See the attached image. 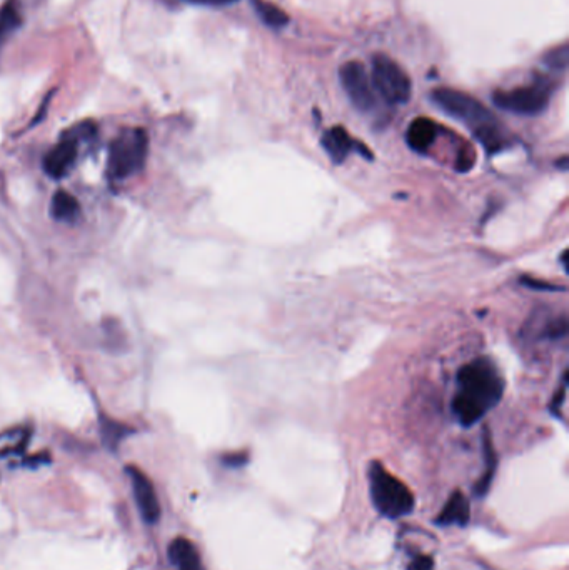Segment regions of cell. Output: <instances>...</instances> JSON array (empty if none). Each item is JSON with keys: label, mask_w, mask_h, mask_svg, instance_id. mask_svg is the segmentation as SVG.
<instances>
[{"label": "cell", "mask_w": 569, "mask_h": 570, "mask_svg": "<svg viewBox=\"0 0 569 570\" xmlns=\"http://www.w3.org/2000/svg\"><path fill=\"white\" fill-rule=\"evenodd\" d=\"M321 143H323V148L334 163L344 162L353 151H359V153H363L366 158H371V151H368L363 143L354 141L349 136V132L341 126L326 131L323 138H321Z\"/></svg>", "instance_id": "cell-10"}, {"label": "cell", "mask_w": 569, "mask_h": 570, "mask_svg": "<svg viewBox=\"0 0 569 570\" xmlns=\"http://www.w3.org/2000/svg\"><path fill=\"white\" fill-rule=\"evenodd\" d=\"M438 127L431 118L418 117L409 123L408 132H406V142L413 148L414 152L424 153L428 152L436 141Z\"/></svg>", "instance_id": "cell-12"}, {"label": "cell", "mask_w": 569, "mask_h": 570, "mask_svg": "<svg viewBox=\"0 0 569 570\" xmlns=\"http://www.w3.org/2000/svg\"><path fill=\"white\" fill-rule=\"evenodd\" d=\"M484 570H493V569H488V567H484Z\"/></svg>", "instance_id": "cell-27"}, {"label": "cell", "mask_w": 569, "mask_h": 570, "mask_svg": "<svg viewBox=\"0 0 569 570\" xmlns=\"http://www.w3.org/2000/svg\"><path fill=\"white\" fill-rule=\"evenodd\" d=\"M22 17L16 0H9L0 7V49L7 42V39L21 27Z\"/></svg>", "instance_id": "cell-17"}, {"label": "cell", "mask_w": 569, "mask_h": 570, "mask_svg": "<svg viewBox=\"0 0 569 570\" xmlns=\"http://www.w3.org/2000/svg\"><path fill=\"white\" fill-rule=\"evenodd\" d=\"M521 282L526 287H531V289H538V290H563V289H558V287H554L551 284H544V282H539V280H534V279H528V277H524L521 279Z\"/></svg>", "instance_id": "cell-25"}, {"label": "cell", "mask_w": 569, "mask_h": 570, "mask_svg": "<svg viewBox=\"0 0 569 570\" xmlns=\"http://www.w3.org/2000/svg\"><path fill=\"white\" fill-rule=\"evenodd\" d=\"M247 457L246 452H234V454H227L222 457V464L226 465V467H231V469H239V467H244L247 464Z\"/></svg>", "instance_id": "cell-22"}, {"label": "cell", "mask_w": 569, "mask_h": 570, "mask_svg": "<svg viewBox=\"0 0 569 570\" xmlns=\"http://www.w3.org/2000/svg\"><path fill=\"white\" fill-rule=\"evenodd\" d=\"M369 495L374 509L386 519H403L414 510L416 499L403 480L381 462L369 465Z\"/></svg>", "instance_id": "cell-2"}, {"label": "cell", "mask_w": 569, "mask_h": 570, "mask_svg": "<svg viewBox=\"0 0 569 570\" xmlns=\"http://www.w3.org/2000/svg\"><path fill=\"white\" fill-rule=\"evenodd\" d=\"M126 472L131 479L134 499H136L137 509L141 512L142 519L147 524H156L161 519V505L159 499H157L154 484L147 475L142 472L141 469L136 465H127Z\"/></svg>", "instance_id": "cell-8"}, {"label": "cell", "mask_w": 569, "mask_h": 570, "mask_svg": "<svg viewBox=\"0 0 569 570\" xmlns=\"http://www.w3.org/2000/svg\"><path fill=\"white\" fill-rule=\"evenodd\" d=\"M251 2L256 14L267 27L282 29L289 24L288 14L282 11V9L274 6V4L267 2V0H251Z\"/></svg>", "instance_id": "cell-18"}, {"label": "cell", "mask_w": 569, "mask_h": 570, "mask_svg": "<svg viewBox=\"0 0 569 570\" xmlns=\"http://www.w3.org/2000/svg\"><path fill=\"white\" fill-rule=\"evenodd\" d=\"M31 435L32 430L27 425L4 430L0 434V459L22 454L27 449L29 442H31Z\"/></svg>", "instance_id": "cell-16"}, {"label": "cell", "mask_w": 569, "mask_h": 570, "mask_svg": "<svg viewBox=\"0 0 569 570\" xmlns=\"http://www.w3.org/2000/svg\"><path fill=\"white\" fill-rule=\"evenodd\" d=\"M134 430L131 427H127L126 424L117 422V420L104 417L101 420V435L106 447L111 450H116L119 447V444L122 442L127 435H131Z\"/></svg>", "instance_id": "cell-19"}, {"label": "cell", "mask_w": 569, "mask_h": 570, "mask_svg": "<svg viewBox=\"0 0 569 570\" xmlns=\"http://www.w3.org/2000/svg\"><path fill=\"white\" fill-rule=\"evenodd\" d=\"M568 47L566 46H561L558 49H554L548 54L546 57H544V62H546L548 67L551 68H566L568 67Z\"/></svg>", "instance_id": "cell-20"}, {"label": "cell", "mask_w": 569, "mask_h": 570, "mask_svg": "<svg viewBox=\"0 0 569 570\" xmlns=\"http://www.w3.org/2000/svg\"><path fill=\"white\" fill-rule=\"evenodd\" d=\"M79 146L81 143L76 138L64 136L62 141L54 146L44 157V171L47 175L52 178L66 177L77 161Z\"/></svg>", "instance_id": "cell-9"}, {"label": "cell", "mask_w": 569, "mask_h": 570, "mask_svg": "<svg viewBox=\"0 0 569 570\" xmlns=\"http://www.w3.org/2000/svg\"><path fill=\"white\" fill-rule=\"evenodd\" d=\"M431 98L443 112H446L448 116L454 117L456 121L464 122L466 126L471 127L474 132L496 123L493 113L489 112L478 98H474L466 92L441 87L433 91Z\"/></svg>", "instance_id": "cell-4"}, {"label": "cell", "mask_w": 569, "mask_h": 570, "mask_svg": "<svg viewBox=\"0 0 569 570\" xmlns=\"http://www.w3.org/2000/svg\"><path fill=\"white\" fill-rule=\"evenodd\" d=\"M564 399H566V377H564L561 387H559V390L556 392V395H554V399H553V402H551V409H553V410L556 409V412H558V410L563 407Z\"/></svg>", "instance_id": "cell-24"}, {"label": "cell", "mask_w": 569, "mask_h": 570, "mask_svg": "<svg viewBox=\"0 0 569 570\" xmlns=\"http://www.w3.org/2000/svg\"><path fill=\"white\" fill-rule=\"evenodd\" d=\"M51 215L57 222H66V224H76L81 219L82 209L79 200L72 194L66 190H57L52 195L51 200Z\"/></svg>", "instance_id": "cell-15"}, {"label": "cell", "mask_w": 569, "mask_h": 570, "mask_svg": "<svg viewBox=\"0 0 569 570\" xmlns=\"http://www.w3.org/2000/svg\"><path fill=\"white\" fill-rule=\"evenodd\" d=\"M406 570H434V559L431 555L419 554L411 560Z\"/></svg>", "instance_id": "cell-21"}, {"label": "cell", "mask_w": 569, "mask_h": 570, "mask_svg": "<svg viewBox=\"0 0 569 570\" xmlns=\"http://www.w3.org/2000/svg\"><path fill=\"white\" fill-rule=\"evenodd\" d=\"M184 2L196 4V6H207V7H222L231 6V4L237 2V0H184Z\"/></svg>", "instance_id": "cell-23"}, {"label": "cell", "mask_w": 569, "mask_h": 570, "mask_svg": "<svg viewBox=\"0 0 569 570\" xmlns=\"http://www.w3.org/2000/svg\"><path fill=\"white\" fill-rule=\"evenodd\" d=\"M149 156V137L144 128H124L109 147L107 172L112 180H124L144 168Z\"/></svg>", "instance_id": "cell-3"}, {"label": "cell", "mask_w": 569, "mask_h": 570, "mask_svg": "<svg viewBox=\"0 0 569 570\" xmlns=\"http://www.w3.org/2000/svg\"><path fill=\"white\" fill-rule=\"evenodd\" d=\"M51 462V457H49L47 454H37V455H32V457H29L24 465L26 467H39V465H44V464H49Z\"/></svg>", "instance_id": "cell-26"}, {"label": "cell", "mask_w": 569, "mask_h": 570, "mask_svg": "<svg viewBox=\"0 0 569 570\" xmlns=\"http://www.w3.org/2000/svg\"><path fill=\"white\" fill-rule=\"evenodd\" d=\"M504 380L488 357H479L458 372V389L451 409L459 424L473 427L503 399Z\"/></svg>", "instance_id": "cell-1"}, {"label": "cell", "mask_w": 569, "mask_h": 570, "mask_svg": "<svg viewBox=\"0 0 569 570\" xmlns=\"http://www.w3.org/2000/svg\"><path fill=\"white\" fill-rule=\"evenodd\" d=\"M169 559L177 570H206L201 554L194 542L186 537H177L169 545Z\"/></svg>", "instance_id": "cell-13"}, {"label": "cell", "mask_w": 569, "mask_h": 570, "mask_svg": "<svg viewBox=\"0 0 569 570\" xmlns=\"http://www.w3.org/2000/svg\"><path fill=\"white\" fill-rule=\"evenodd\" d=\"M373 83L374 91L391 106H403L411 97V78L403 67L393 58L378 54L373 57Z\"/></svg>", "instance_id": "cell-5"}, {"label": "cell", "mask_w": 569, "mask_h": 570, "mask_svg": "<svg viewBox=\"0 0 569 570\" xmlns=\"http://www.w3.org/2000/svg\"><path fill=\"white\" fill-rule=\"evenodd\" d=\"M341 83H343L349 101L356 108L363 112H369L376 106L374 87L371 78L361 62H348L341 67L339 72Z\"/></svg>", "instance_id": "cell-7"}, {"label": "cell", "mask_w": 569, "mask_h": 570, "mask_svg": "<svg viewBox=\"0 0 569 570\" xmlns=\"http://www.w3.org/2000/svg\"><path fill=\"white\" fill-rule=\"evenodd\" d=\"M469 519H471V507L469 500L463 492L456 490L451 497L446 500L441 512L436 515L434 524L439 527H466Z\"/></svg>", "instance_id": "cell-11"}, {"label": "cell", "mask_w": 569, "mask_h": 570, "mask_svg": "<svg viewBox=\"0 0 569 570\" xmlns=\"http://www.w3.org/2000/svg\"><path fill=\"white\" fill-rule=\"evenodd\" d=\"M483 455H484V465H486V470L481 475V479L474 484V495L479 499L486 497L489 489H491L494 475H496L498 469V454L496 449H494L491 432L488 429H484L483 432Z\"/></svg>", "instance_id": "cell-14"}, {"label": "cell", "mask_w": 569, "mask_h": 570, "mask_svg": "<svg viewBox=\"0 0 569 570\" xmlns=\"http://www.w3.org/2000/svg\"><path fill=\"white\" fill-rule=\"evenodd\" d=\"M551 101V87L544 82H534L531 86L498 91L493 96L494 106L518 116H538L546 111Z\"/></svg>", "instance_id": "cell-6"}]
</instances>
